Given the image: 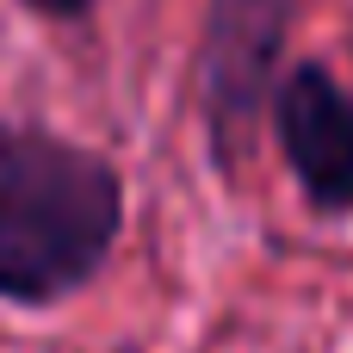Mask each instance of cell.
Listing matches in <instances>:
<instances>
[{"instance_id": "7a4b0ae2", "label": "cell", "mask_w": 353, "mask_h": 353, "mask_svg": "<svg viewBox=\"0 0 353 353\" xmlns=\"http://www.w3.org/2000/svg\"><path fill=\"white\" fill-rule=\"evenodd\" d=\"M304 0H205L199 31V112L217 180H242L267 99L285 74V43Z\"/></svg>"}, {"instance_id": "3957f363", "label": "cell", "mask_w": 353, "mask_h": 353, "mask_svg": "<svg viewBox=\"0 0 353 353\" xmlns=\"http://www.w3.org/2000/svg\"><path fill=\"white\" fill-rule=\"evenodd\" d=\"M267 118L304 205L316 217H353V87L323 56H298L279 74Z\"/></svg>"}, {"instance_id": "6da1fadb", "label": "cell", "mask_w": 353, "mask_h": 353, "mask_svg": "<svg viewBox=\"0 0 353 353\" xmlns=\"http://www.w3.org/2000/svg\"><path fill=\"white\" fill-rule=\"evenodd\" d=\"M124 236V174L50 124H0V304L50 310L87 292Z\"/></svg>"}, {"instance_id": "277c9868", "label": "cell", "mask_w": 353, "mask_h": 353, "mask_svg": "<svg viewBox=\"0 0 353 353\" xmlns=\"http://www.w3.org/2000/svg\"><path fill=\"white\" fill-rule=\"evenodd\" d=\"M25 12H37V19H50V25H68V19H87L99 0H19Z\"/></svg>"}]
</instances>
